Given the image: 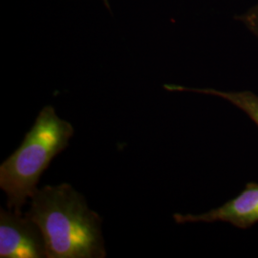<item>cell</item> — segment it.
<instances>
[{"label": "cell", "instance_id": "obj_1", "mask_svg": "<svg viewBox=\"0 0 258 258\" xmlns=\"http://www.w3.org/2000/svg\"><path fill=\"white\" fill-rule=\"evenodd\" d=\"M31 199L26 215L44 236L47 257H105L102 218L70 184L37 188Z\"/></svg>", "mask_w": 258, "mask_h": 258}, {"label": "cell", "instance_id": "obj_2", "mask_svg": "<svg viewBox=\"0 0 258 258\" xmlns=\"http://www.w3.org/2000/svg\"><path fill=\"white\" fill-rule=\"evenodd\" d=\"M74 134L70 122L60 119L53 106L39 112L19 148L0 166V187L11 211L21 212L37 189L42 173L57 154L67 148Z\"/></svg>", "mask_w": 258, "mask_h": 258}, {"label": "cell", "instance_id": "obj_3", "mask_svg": "<svg viewBox=\"0 0 258 258\" xmlns=\"http://www.w3.org/2000/svg\"><path fill=\"white\" fill-rule=\"evenodd\" d=\"M0 257H47L44 236L27 215L0 211Z\"/></svg>", "mask_w": 258, "mask_h": 258}, {"label": "cell", "instance_id": "obj_4", "mask_svg": "<svg viewBox=\"0 0 258 258\" xmlns=\"http://www.w3.org/2000/svg\"><path fill=\"white\" fill-rule=\"evenodd\" d=\"M177 224L224 222L239 229H249L258 223V184H246L243 191L220 207L200 214L175 213Z\"/></svg>", "mask_w": 258, "mask_h": 258}, {"label": "cell", "instance_id": "obj_5", "mask_svg": "<svg viewBox=\"0 0 258 258\" xmlns=\"http://www.w3.org/2000/svg\"><path fill=\"white\" fill-rule=\"evenodd\" d=\"M164 87L168 91L200 93L222 98L247 114L258 126V96L254 93L250 91H221L212 88H190L175 84H166Z\"/></svg>", "mask_w": 258, "mask_h": 258}, {"label": "cell", "instance_id": "obj_6", "mask_svg": "<svg viewBox=\"0 0 258 258\" xmlns=\"http://www.w3.org/2000/svg\"><path fill=\"white\" fill-rule=\"evenodd\" d=\"M239 19L258 38V4L242 15Z\"/></svg>", "mask_w": 258, "mask_h": 258}]
</instances>
